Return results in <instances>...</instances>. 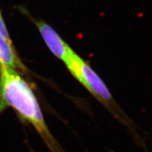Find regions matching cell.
<instances>
[{
	"mask_svg": "<svg viewBox=\"0 0 152 152\" xmlns=\"http://www.w3.org/2000/svg\"><path fill=\"white\" fill-rule=\"evenodd\" d=\"M8 108L34 127L51 151L64 152L49 131L30 85L15 70L0 65V113Z\"/></svg>",
	"mask_w": 152,
	"mask_h": 152,
	"instance_id": "cell-1",
	"label": "cell"
},
{
	"mask_svg": "<svg viewBox=\"0 0 152 152\" xmlns=\"http://www.w3.org/2000/svg\"><path fill=\"white\" fill-rule=\"evenodd\" d=\"M68 69L77 81L86 90L106 107L120 121L128 127L131 126L130 121L121 111L118 105L112 97L109 89L101 77L92 68L73 50L64 60Z\"/></svg>",
	"mask_w": 152,
	"mask_h": 152,
	"instance_id": "cell-2",
	"label": "cell"
},
{
	"mask_svg": "<svg viewBox=\"0 0 152 152\" xmlns=\"http://www.w3.org/2000/svg\"><path fill=\"white\" fill-rule=\"evenodd\" d=\"M44 41L50 51L61 60L66 59L73 49L62 39L53 28L43 21L36 23Z\"/></svg>",
	"mask_w": 152,
	"mask_h": 152,
	"instance_id": "cell-3",
	"label": "cell"
},
{
	"mask_svg": "<svg viewBox=\"0 0 152 152\" xmlns=\"http://www.w3.org/2000/svg\"><path fill=\"white\" fill-rule=\"evenodd\" d=\"M0 65L12 69L26 70L13 48L11 42L0 35Z\"/></svg>",
	"mask_w": 152,
	"mask_h": 152,
	"instance_id": "cell-4",
	"label": "cell"
},
{
	"mask_svg": "<svg viewBox=\"0 0 152 152\" xmlns=\"http://www.w3.org/2000/svg\"><path fill=\"white\" fill-rule=\"evenodd\" d=\"M0 35H2L5 39H7V40L11 42V39L9 35V33L8 31H7V27H6L4 24V21L2 18V16H1V12H0Z\"/></svg>",
	"mask_w": 152,
	"mask_h": 152,
	"instance_id": "cell-5",
	"label": "cell"
}]
</instances>
